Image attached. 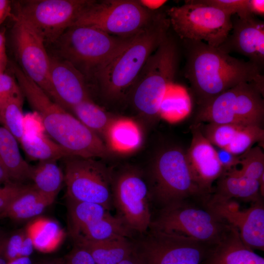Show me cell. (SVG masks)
<instances>
[{"instance_id": "cell-1", "label": "cell", "mask_w": 264, "mask_h": 264, "mask_svg": "<svg viewBox=\"0 0 264 264\" xmlns=\"http://www.w3.org/2000/svg\"><path fill=\"white\" fill-rule=\"evenodd\" d=\"M180 40L186 60L184 75L200 106L241 83H254L264 90L262 70L251 62L202 41Z\"/></svg>"}, {"instance_id": "cell-2", "label": "cell", "mask_w": 264, "mask_h": 264, "mask_svg": "<svg viewBox=\"0 0 264 264\" xmlns=\"http://www.w3.org/2000/svg\"><path fill=\"white\" fill-rule=\"evenodd\" d=\"M11 69L22 92L40 116L44 131L70 156L106 158L110 150L103 139L73 114L52 100L15 64Z\"/></svg>"}, {"instance_id": "cell-3", "label": "cell", "mask_w": 264, "mask_h": 264, "mask_svg": "<svg viewBox=\"0 0 264 264\" xmlns=\"http://www.w3.org/2000/svg\"><path fill=\"white\" fill-rule=\"evenodd\" d=\"M170 26L166 13H161L96 74L106 98L117 100L129 94L148 59L168 35Z\"/></svg>"}, {"instance_id": "cell-4", "label": "cell", "mask_w": 264, "mask_h": 264, "mask_svg": "<svg viewBox=\"0 0 264 264\" xmlns=\"http://www.w3.org/2000/svg\"><path fill=\"white\" fill-rule=\"evenodd\" d=\"M144 175L152 206L157 211L197 197L209 198L196 180L186 152L180 147L158 153Z\"/></svg>"}, {"instance_id": "cell-5", "label": "cell", "mask_w": 264, "mask_h": 264, "mask_svg": "<svg viewBox=\"0 0 264 264\" xmlns=\"http://www.w3.org/2000/svg\"><path fill=\"white\" fill-rule=\"evenodd\" d=\"M179 49L168 35L149 57L129 92L137 113L153 121L159 117L161 104L177 68Z\"/></svg>"}, {"instance_id": "cell-6", "label": "cell", "mask_w": 264, "mask_h": 264, "mask_svg": "<svg viewBox=\"0 0 264 264\" xmlns=\"http://www.w3.org/2000/svg\"><path fill=\"white\" fill-rule=\"evenodd\" d=\"M134 36L117 37L76 25L65 30L54 44L56 57L70 63L85 77H94Z\"/></svg>"}, {"instance_id": "cell-7", "label": "cell", "mask_w": 264, "mask_h": 264, "mask_svg": "<svg viewBox=\"0 0 264 264\" xmlns=\"http://www.w3.org/2000/svg\"><path fill=\"white\" fill-rule=\"evenodd\" d=\"M131 240L138 264H204L216 246L151 228Z\"/></svg>"}, {"instance_id": "cell-8", "label": "cell", "mask_w": 264, "mask_h": 264, "mask_svg": "<svg viewBox=\"0 0 264 264\" xmlns=\"http://www.w3.org/2000/svg\"><path fill=\"white\" fill-rule=\"evenodd\" d=\"M151 228L173 233L217 246L228 235L233 227L206 205L191 201L182 202L158 210L153 216Z\"/></svg>"}, {"instance_id": "cell-9", "label": "cell", "mask_w": 264, "mask_h": 264, "mask_svg": "<svg viewBox=\"0 0 264 264\" xmlns=\"http://www.w3.org/2000/svg\"><path fill=\"white\" fill-rule=\"evenodd\" d=\"M161 13L147 9L139 0H93L72 26L90 27L112 36L131 37L150 26Z\"/></svg>"}, {"instance_id": "cell-10", "label": "cell", "mask_w": 264, "mask_h": 264, "mask_svg": "<svg viewBox=\"0 0 264 264\" xmlns=\"http://www.w3.org/2000/svg\"><path fill=\"white\" fill-rule=\"evenodd\" d=\"M264 90L254 83H241L200 106L196 124L202 122L262 127Z\"/></svg>"}, {"instance_id": "cell-11", "label": "cell", "mask_w": 264, "mask_h": 264, "mask_svg": "<svg viewBox=\"0 0 264 264\" xmlns=\"http://www.w3.org/2000/svg\"><path fill=\"white\" fill-rule=\"evenodd\" d=\"M171 26L180 40L205 41L218 47L232 29L231 16L198 0H185L166 11Z\"/></svg>"}, {"instance_id": "cell-12", "label": "cell", "mask_w": 264, "mask_h": 264, "mask_svg": "<svg viewBox=\"0 0 264 264\" xmlns=\"http://www.w3.org/2000/svg\"><path fill=\"white\" fill-rule=\"evenodd\" d=\"M111 198L116 216L134 235L148 230L152 206L143 171L131 166L113 171Z\"/></svg>"}, {"instance_id": "cell-13", "label": "cell", "mask_w": 264, "mask_h": 264, "mask_svg": "<svg viewBox=\"0 0 264 264\" xmlns=\"http://www.w3.org/2000/svg\"><path fill=\"white\" fill-rule=\"evenodd\" d=\"M95 159L75 156L63 159L66 198L99 204L110 211L113 170Z\"/></svg>"}, {"instance_id": "cell-14", "label": "cell", "mask_w": 264, "mask_h": 264, "mask_svg": "<svg viewBox=\"0 0 264 264\" xmlns=\"http://www.w3.org/2000/svg\"><path fill=\"white\" fill-rule=\"evenodd\" d=\"M93 0H29L18 1L16 16L33 27L45 43L54 44Z\"/></svg>"}, {"instance_id": "cell-15", "label": "cell", "mask_w": 264, "mask_h": 264, "mask_svg": "<svg viewBox=\"0 0 264 264\" xmlns=\"http://www.w3.org/2000/svg\"><path fill=\"white\" fill-rule=\"evenodd\" d=\"M14 18L12 38L20 67L55 102L50 81V56L46 51L44 40L29 23L16 15Z\"/></svg>"}, {"instance_id": "cell-16", "label": "cell", "mask_w": 264, "mask_h": 264, "mask_svg": "<svg viewBox=\"0 0 264 264\" xmlns=\"http://www.w3.org/2000/svg\"><path fill=\"white\" fill-rule=\"evenodd\" d=\"M231 17L232 29L219 47L229 53L235 51L247 57L262 70L264 65V22L255 16L240 19Z\"/></svg>"}, {"instance_id": "cell-17", "label": "cell", "mask_w": 264, "mask_h": 264, "mask_svg": "<svg viewBox=\"0 0 264 264\" xmlns=\"http://www.w3.org/2000/svg\"><path fill=\"white\" fill-rule=\"evenodd\" d=\"M206 205L238 232L243 243L251 248L264 250V206L262 200L249 208L230 210L220 202L208 199Z\"/></svg>"}, {"instance_id": "cell-18", "label": "cell", "mask_w": 264, "mask_h": 264, "mask_svg": "<svg viewBox=\"0 0 264 264\" xmlns=\"http://www.w3.org/2000/svg\"><path fill=\"white\" fill-rule=\"evenodd\" d=\"M85 78L70 63L50 56V81L55 102L67 110L90 99Z\"/></svg>"}, {"instance_id": "cell-19", "label": "cell", "mask_w": 264, "mask_h": 264, "mask_svg": "<svg viewBox=\"0 0 264 264\" xmlns=\"http://www.w3.org/2000/svg\"><path fill=\"white\" fill-rule=\"evenodd\" d=\"M192 139L186 151L190 168L198 184L206 192L211 191L212 184L223 174L216 150L205 137L199 125L191 128Z\"/></svg>"}, {"instance_id": "cell-20", "label": "cell", "mask_w": 264, "mask_h": 264, "mask_svg": "<svg viewBox=\"0 0 264 264\" xmlns=\"http://www.w3.org/2000/svg\"><path fill=\"white\" fill-rule=\"evenodd\" d=\"M204 264H264V259L243 243L238 232L233 227Z\"/></svg>"}, {"instance_id": "cell-21", "label": "cell", "mask_w": 264, "mask_h": 264, "mask_svg": "<svg viewBox=\"0 0 264 264\" xmlns=\"http://www.w3.org/2000/svg\"><path fill=\"white\" fill-rule=\"evenodd\" d=\"M16 138L3 126H0V163L10 179L22 184L31 180L33 166L22 157Z\"/></svg>"}, {"instance_id": "cell-22", "label": "cell", "mask_w": 264, "mask_h": 264, "mask_svg": "<svg viewBox=\"0 0 264 264\" xmlns=\"http://www.w3.org/2000/svg\"><path fill=\"white\" fill-rule=\"evenodd\" d=\"M235 168L220 177L215 193L210 198L216 200L238 198L253 202L261 199L259 181L239 174Z\"/></svg>"}, {"instance_id": "cell-23", "label": "cell", "mask_w": 264, "mask_h": 264, "mask_svg": "<svg viewBox=\"0 0 264 264\" xmlns=\"http://www.w3.org/2000/svg\"><path fill=\"white\" fill-rule=\"evenodd\" d=\"M73 242L86 250L96 264H118L132 254L131 238L125 237L99 241L77 240Z\"/></svg>"}, {"instance_id": "cell-24", "label": "cell", "mask_w": 264, "mask_h": 264, "mask_svg": "<svg viewBox=\"0 0 264 264\" xmlns=\"http://www.w3.org/2000/svg\"><path fill=\"white\" fill-rule=\"evenodd\" d=\"M107 145L111 151L129 153L138 149L142 142V134L138 124L124 117H115L105 135Z\"/></svg>"}, {"instance_id": "cell-25", "label": "cell", "mask_w": 264, "mask_h": 264, "mask_svg": "<svg viewBox=\"0 0 264 264\" xmlns=\"http://www.w3.org/2000/svg\"><path fill=\"white\" fill-rule=\"evenodd\" d=\"M53 202L40 194L33 186H29L0 212V219L9 218L18 221L33 218L41 214Z\"/></svg>"}, {"instance_id": "cell-26", "label": "cell", "mask_w": 264, "mask_h": 264, "mask_svg": "<svg viewBox=\"0 0 264 264\" xmlns=\"http://www.w3.org/2000/svg\"><path fill=\"white\" fill-rule=\"evenodd\" d=\"M31 237L34 248L44 253L55 250L65 237V232L56 221L47 218H38L26 228Z\"/></svg>"}, {"instance_id": "cell-27", "label": "cell", "mask_w": 264, "mask_h": 264, "mask_svg": "<svg viewBox=\"0 0 264 264\" xmlns=\"http://www.w3.org/2000/svg\"><path fill=\"white\" fill-rule=\"evenodd\" d=\"M31 180L34 189L54 201L64 182V174L57 160L42 161L33 166Z\"/></svg>"}, {"instance_id": "cell-28", "label": "cell", "mask_w": 264, "mask_h": 264, "mask_svg": "<svg viewBox=\"0 0 264 264\" xmlns=\"http://www.w3.org/2000/svg\"><path fill=\"white\" fill-rule=\"evenodd\" d=\"M66 199L69 234L71 238L83 228L110 214L102 205Z\"/></svg>"}, {"instance_id": "cell-29", "label": "cell", "mask_w": 264, "mask_h": 264, "mask_svg": "<svg viewBox=\"0 0 264 264\" xmlns=\"http://www.w3.org/2000/svg\"><path fill=\"white\" fill-rule=\"evenodd\" d=\"M134 234L118 217L111 214L81 229L71 238L73 241H99L117 237L132 238Z\"/></svg>"}, {"instance_id": "cell-30", "label": "cell", "mask_w": 264, "mask_h": 264, "mask_svg": "<svg viewBox=\"0 0 264 264\" xmlns=\"http://www.w3.org/2000/svg\"><path fill=\"white\" fill-rule=\"evenodd\" d=\"M20 143L32 160H58L69 156L68 153L44 133H24Z\"/></svg>"}, {"instance_id": "cell-31", "label": "cell", "mask_w": 264, "mask_h": 264, "mask_svg": "<svg viewBox=\"0 0 264 264\" xmlns=\"http://www.w3.org/2000/svg\"><path fill=\"white\" fill-rule=\"evenodd\" d=\"M73 115L101 138L115 117L90 99L79 103L71 110Z\"/></svg>"}, {"instance_id": "cell-32", "label": "cell", "mask_w": 264, "mask_h": 264, "mask_svg": "<svg viewBox=\"0 0 264 264\" xmlns=\"http://www.w3.org/2000/svg\"><path fill=\"white\" fill-rule=\"evenodd\" d=\"M191 108L188 94L171 86L161 104L159 117L171 123L176 122L187 116Z\"/></svg>"}, {"instance_id": "cell-33", "label": "cell", "mask_w": 264, "mask_h": 264, "mask_svg": "<svg viewBox=\"0 0 264 264\" xmlns=\"http://www.w3.org/2000/svg\"><path fill=\"white\" fill-rule=\"evenodd\" d=\"M22 92L9 99L0 108V122L20 142L25 133Z\"/></svg>"}, {"instance_id": "cell-34", "label": "cell", "mask_w": 264, "mask_h": 264, "mask_svg": "<svg viewBox=\"0 0 264 264\" xmlns=\"http://www.w3.org/2000/svg\"><path fill=\"white\" fill-rule=\"evenodd\" d=\"M264 130L256 125L243 126L239 131L229 145L224 149L238 155L244 153L255 143L264 146Z\"/></svg>"}, {"instance_id": "cell-35", "label": "cell", "mask_w": 264, "mask_h": 264, "mask_svg": "<svg viewBox=\"0 0 264 264\" xmlns=\"http://www.w3.org/2000/svg\"><path fill=\"white\" fill-rule=\"evenodd\" d=\"M240 169L235 168L239 174L259 179L264 174V154L260 146L250 148L239 155Z\"/></svg>"}, {"instance_id": "cell-36", "label": "cell", "mask_w": 264, "mask_h": 264, "mask_svg": "<svg viewBox=\"0 0 264 264\" xmlns=\"http://www.w3.org/2000/svg\"><path fill=\"white\" fill-rule=\"evenodd\" d=\"M199 125L201 132L213 145L219 148L225 149L231 142L239 131L243 126L227 124L208 123Z\"/></svg>"}, {"instance_id": "cell-37", "label": "cell", "mask_w": 264, "mask_h": 264, "mask_svg": "<svg viewBox=\"0 0 264 264\" xmlns=\"http://www.w3.org/2000/svg\"><path fill=\"white\" fill-rule=\"evenodd\" d=\"M200 2L213 6L232 16L240 19L254 16L249 9V0H198Z\"/></svg>"}, {"instance_id": "cell-38", "label": "cell", "mask_w": 264, "mask_h": 264, "mask_svg": "<svg viewBox=\"0 0 264 264\" xmlns=\"http://www.w3.org/2000/svg\"><path fill=\"white\" fill-rule=\"evenodd\" d=\"M26 231H18L8 237H2L1 253L8 262L21 257L24 238Z\"/></svg>"}, {"instance_id": "cell-39", "label": "cell", "mask_w": 264, "mask_h": 264, "mask_svg": "<svg viewBox=\"0 0 264 264\" xmlns=\"http://www.w3.org/2000/svg\"><path fill=\"white\" fill-rule=\"evenodd\" d=\"M21 93L15 78L5 72L0 73V108L9 99Z\"/></svg>"}, {"instance_id": "cell-40", "label": "cell", "mask_w": 264, "mask_h": 264, "mask_svg": "<svg viewBox=\"0 0 264 264\" xmlns=\"http://www.w3.org/2000/svg\"><path fill=\"white\" fill-rule=\"evenodd\" d=\"M29 186L15 182H10L0 186V212L4 210Z\"/></svg>"}, {"instance_id": "cell-41", "label": "cell", "mask_w": 264, "mask_h": 264, "mask_svg": "<svg viewBox=\"0 0 264 264\" xmlns=\"http://www.w3.org/2000/svg\"><path fill=\"white\" fill-rule=\"evenodd\" d=\"M64 264H96L90 254L83 248L74 245L63 261Z\"/></svg>"}, {"instance_id": "cell-42", "label": "cell", "mask_w": 264, "mask_h": 264, "mask_svg": "<svg viewBox=\"0 0 264 264\" xmlns=\"http://www.w3.org/2000/svg\"><path fill=\"white\" fill-rule=\"evenodd\" d=\"M216 151L223 173L236 168L239 165V155L234 154L224 149L219 148Z\"/></svg>"}, {"instance_id": "cell-43", "label": "cell", "mask_w": 264, "mask_h": 264, "mask_svg": "<svg viewBox=\"0 0 264 264\" xmlns=\"http://www.w3.org/2000/svg\"><path fill=\"white\" fill-rule=\"evenodd\" d=\"M24 128L25 133H41L44 131L41 118L36 112L24 115Z\"/></svg>"}, {"instance_id": "cell-44", "label": "cell", "mask_w": 264, "mask_h": 264, "mask_svg": "<svg viewBox=\"0 0 264 264\" xmlns=\"http://www.w3.org/2000/svg\"><path fill=\"white\" fill-rule=\"evenodd\" d=\"M7 63L6 53L5 37L3 32H0V73L4 72Z\"/></svg>"}, {"instance_id": "cell-45", "label": "cell", "mask_w": 264, "mask_h": 264, "mask_svg": "<svg viewBox=\"0 0 264 264\" xmlns=\"http://www.w3.org/2000/svg\"><path fill=\"white\" fill-rule=\"evenodd\" d=\"M249 7L251 13L254 16L258 15L264 17V0H249Z\"/></svg>"}, {"instance_id": "cell-46", "label": "cell", "mask_w": 264, "mask_h": 264, "mask_svg": "<svg viewBox=\"0 0 264 264\" xmlns=\"http://www.w3.org/2000/svg\"><path fill=\"white\" fill-rule=\"evenodd\" d=\"M11 2L7 0H0V25L6 18L11 15Z\"/></svg>"}, {"instance_id": "cell-47", "label": "cell", "mask_w": 264, "mask_h": 264, "mask_svg": "<svg viewBox=\"0 0 264 264\" xmlns=\"http://www.w3.org/2000/svg\"><path fill=\"white\" fill-rule=\"evenodd\" d=\"M140 2L147 9L154 11L163 5L166 0H139Z\"/></svg>"}, {"instance_id": "cell-48", "label": "cell", "mask_w": 264, "mask_h": 264, "mask_svg": "<svg viewBox=\"0 0 264 264\" xmlns=\"http://www.w3.org/2000/svg\"><path fill=\"white\" fill-rule=\"evenodd\" d=\"M7 264H32L29 257H21L8 262Z\"/></svg>"}, {"instance_id": "cell-49", "label": "cell", "mask_w": 264, "mask_h": 264, "mask_svg": "<svg viewBox=\"0 0 264 264\" xmlns=\"http://www.w3.org/2000/svg\"><path fill=\"white\" fill-rule=\"evenodd\" d=\"M4 168L0 163V183L5 184L12 182Z\"/></svg>"}, {"instance_id": "cell-50", "label": "cell", "mask_w": 264, "mask_h": 264, "mask_svg": "<svg viewBox=\"0 0 264 264\" xmlns=\"http://www.w3.org/2000/svg\"><path fill=\"white\" fill-rule=\"evenodd\" d=\"M118 264H138L135 260V259L132 255H130L129 257H127Z\"/></svg>"}, {"instance_id": "cell-51", "label": "cell", "mask_w": 264, "mask_h": 264, "mask_svg": "<svg viewBox=\"0 0 264 264\" xmlns=\"http://www.w3.org/2000/svg\"><path fill=\"white\" fill-rule=\"evenodd\" d=\"M40 264H64L63 261H49L41 263Z\"/></svg>"}, {"instance_id": "cell-52", "label": "cell", "mask_w": 264, "mask_h": 264, "mask_svg": "<svg viewBox=\"0 0 264 264\" xmlns=\"http://www.w3.org/2000/svg\"><path fill=\"white\" fill-rule=\"evenodd\" d=\"M8 261L4 258V257L0 253V264H7Z\"/></svg>"}, {"instance_id": "cell-53", "label": "cell", "mask_w": 264, "mask_h": 264, "mask_svg": "<svg viewBox=\"0 0 264 264\" xmlns=\"http://www.w3.org/2000/svg\"><path fill=\"white\" fill-rule=\"evenodd\" d=\"M2 237L0 236V253H1V241Z\"/></svg>"}, {"instance_id": "cell-54", "label": "cell", "mask_w": 264, "mask_h": 264, "mask_svg": "<svg viewBox=\"0 0 264 264\" xmlns=\"http://www.w3.org/2000/svg\"></svg>"}]
</instances>
